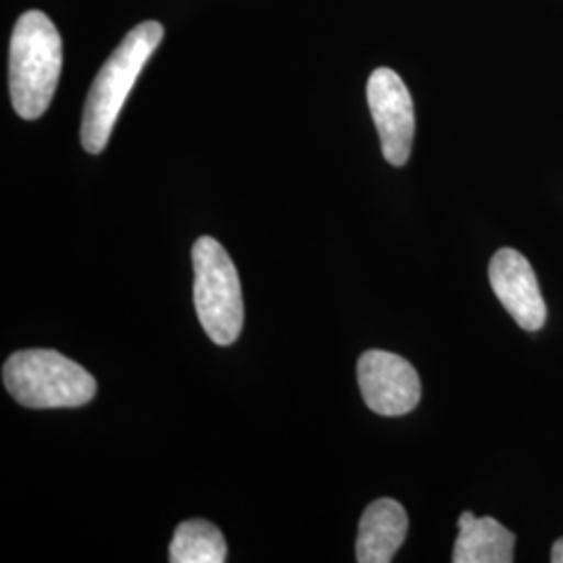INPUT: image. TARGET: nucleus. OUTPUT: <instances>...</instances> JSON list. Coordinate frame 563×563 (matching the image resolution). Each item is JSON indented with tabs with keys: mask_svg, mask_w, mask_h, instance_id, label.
Masks as SVG:
<instances>
[{
	"mask_svg": "<svg viewBox=\"0 0 563 563\" xmlns=\"http://www.w3.org/2000/svg\"><path fill=\"white\" fill-rule=\"evenodd\" d=\"M163 32L159 21H144L130 30L113 55L104 60L90 86L81 118V146L90 155H99L107 146L144 65L162 44Z\"/></svg>",
	"mask_w": 563,
	"mask_h": 563,
	"instance_id": "1",
	"label": "nucleus"
},
{
	"mask_svg": "<svg viewBox=\"0 0 563 563\" xmlns=\"http://www.w3.org/2000/svg\"><path fill=\"white\" fill-rule=\"evenodd\" d=\"M63 65V42L55 23L27 11L15 23L9 57L13 109L23 120H38L55 97Z\"/></svg>",
	"mask_w": 563,
	"mask_h": 563,
	"instance_id": "2",
	"label": "nucleus"
},
{
	"mask_svg": "<svg viewBox=\"0 0 563 563\" xmlns=\"http://www.w3.org/2000/svg\"><path fill=\"white\" fill-rule=\"evenodd\" d=\"M2 383L15 401L30 409L81 407L97 395L92 374L51 349L13 353L2 367Z\"/></svg>",
	"mask_w": 563,
	"mask_h": 563,
	"instance_id": "3",
	"label": "nucleus"
},
{
	"mask_svg": "<svg viewBox=\"0 0 563 563\" xmlns=\"http://www.w3.org/2000/svg\"><path fill=\"white\" fill-rule=\"evenodd\" d=\"M195 305L202 330L216 344H232L241 334L244 305L236 265L220 242L201 236L192 246Z\"/></svg>",
	"mask_w": 563,
	"mask_h": 563,
	"instance_id": "4",
	"label": "nucleus"
},
{
	"mask_svg": "<svg viewBox=\"0 0 563 563\" xmlns=\"http://www.w3.org/2000/svg\"><path fill=\"white\" fill-rule=\"evenodd\" d=\"M367 104L380 134L384 159L402 167L413 146L416 113L401 76L388 67H378L367 80Z\"/></svg>",
	"mask_w": 563,
	"mask_h": 563,
	"instance_id": "5",
	"label": "nucleus"
},
{
	"mask_svg": "<svg viewBox=\"0 0 563 563\" xmlns=\"http://www.w3.org/2000/svg\"><path fill=\"white\" fill-rule=\"evenodd\" d=\"M357 383L363 401L384 418H399L416 409L422 383L416 367L388 351H365L357 363Z\"/></svg>",
	"mask_w": 563,
	"mask_h": 563,
	"instance_id": "6",
	"label": "nucleus"
},
{
	"mask_svg": "<svg viewBox=\"0 0 563 563\" xmlns=\"http://www.w3.org/2000/svg\"><path fill=\"white\" fill-rule=\"evenodd\" d=\"M490 286L507 313L526 332H537L547 320V305L537 280V274L522 253L501 249L488 265Z\"/></svg>",
	"mask_w": 563,
	"mask_h": 563,
	"instance_id": "7",
	"label": "nucleus"
},
{
	"mask_svg": "<svg viewBox=\"0 0 563 563\" xmlns=\"http://www.w3.org/2000/svg\"><path fill=\"white\" fill-rule=\"evenodd\" d=\"M409 520L401 504L393 499H378L363 511L357 534V562H393L407 537Z\"/></svg>",
	"mask_w": 563,
	"mask_h": 563,
	"instance_id": "8",
	"label": "nucleus"
},
{
	"mask_svg": "<svg viewBox=\"0 0 563 563\" xmlns=\"http://www.w3.org/2000/svg\"><path fill=\"white\" fill-rule=\"evenodd\" d=\"M460 537L453 549L455 563H511L516 534L495 518H476L472 511L460 516Z\"/></svg>",
	"mask_w": 563,
	"mask_h": 563,
	"instance_id": "9",
	"label": "nucleus"
},
{
	"mask_svg": "<svg viewBox=\"0 0 563 563\" xmlns=\"http://www.w3.org/2000/svg\"><path fill=\"white\" fill-rule=\"evenodd\" d=\"M228 560V544L222 530L205 520L181 522L169 544L172 563H223Z\"/></svg>",
	"mask_w": 563,
	"mask_h": 563,
	"instance_id": "10",
	"label": "nucleus"
},
{
	"mask_svg": "<svg viewBox=\"0 0 563 563\" xmlns=\"http://www.w3.org/2000/svg\"><path fill=\"white\" fill-rule=\"evenodd\" d=\"M551 562L563 563V539H560L558 543L553 544V549H551Z\"/></svg>",
	"mask_w": 563,
	"mask_h": 563,
	"instance_id": "11",
	"label": "nucleus"
}]
</instances>
